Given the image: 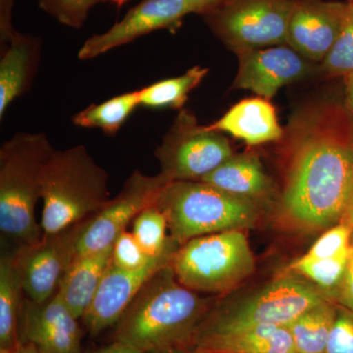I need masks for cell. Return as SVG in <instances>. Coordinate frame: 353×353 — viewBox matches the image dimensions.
<instances>
[{
  "label": "cell",
  "instance_id": "cell-1",
  "mask_svg": "<svg viewBox=\"0 0 353 353\" xmlns=\"http://www.w3.org/2000/svg\"><path fill=\"white\" fill-rule=\"evenodd\" d=\"M283 219L314 232L341 222L353 179V115L334 101L305 104L281 138Z\"/></svg>",
  "mask_w": 353,
  "mask_h": 353
},
{
  "label": "cell",
  "instance_id": "cell-2",
  "mask_svg": "<svg viewBox=\"0 0 353 353\" xmlns=\"http://www.w3.org/2000/svg\"><path fill=\"white\" fill-rule=\"evenodd\" d=\"M211 308L212 301L176 280L170 264L139 290L116 324L114 341L143 353L192 350L197 329Z\"/></svg>",
  "mask_w": 353,
  "mask_h": 353
},
{
  "label": "cell",
  "instance_id": "cell-3",
  "mask_svg": "<svg viewBox=\"0 0 353 353\" xmlns=\"http://www.w3.org/2000/svg\"><path fill=\"white\" fill-rule=\"evenodd\" d=\"M54 150L44 132H16L0 148V230L20 246L43 236L36 208L44 167Z\"/></svg>",
  "mask_w": 353,
  "mask_h": 353
},
{
  "label": "cell",
  "instance_id": "cell-4",
  "mask_svg": "<svg viewBox=\"0 0 353 353\" xmlns=\"http://www.w3.org/2000/svg\"><path fill=\"white\" fill-rule=\"evenodd\" d=\"M110 199L108 173L85 145L55 150L43 174V233H58L87 220Z\"/></svg>",
  "mask_w": 353,
  "mask_h": 353
},
{
  "label": "cell",
  "instance_id": "cell-5",
  "mask_svg": "<svg viewBox=\"0 0 353 353\" xmlns=\"http://www.w3.org/2000/svg\"><path fill=\"white\" fill-rule=\"evenodd\" d=\"M155 204L166 215L170 236L180 246L197 236L252 227L261 212L260 201L202 181L166 183Z\"/></svg>",
  "mask_w": 353,
  "mask_h": 353
},
{
  "label": "cell",
  "instance_id": "cell-6",
  "mask_svg": "<svg viewBox=\"0 0 353 353\" xmlns=\"http://www.w3.org/2000/svg\"><path fill=\"white\" fill-rule=\"evenodd\" d=\"M327 301H333L308 281L292 275L282 276L241 301L212 306L197 329L192 347L202 339L252 327H289L309 309Z\"/></svg>",
  "mask_w": 353,
  "mask_h": 353
},
{
  "label": "cell",
  "instance_id": "cell-7",
  "mask_svg": "<svg viewBox=\"0 0 353 353\" xmlns=\"http://www.w3.org/2000/svg\"><path fill=\"white\" fill-rule=\"evenodd\" d=\"M171 267L188 289L225 294L255 270V259L243 230H232L192 239L174 254Z\"/></svg>",
  "mask_w": 353,
  "mask_h": 353
},
{
  "label": "cell",
  "instance_id": "cell-8",
  "mask_svg": "<svg viewBox=\"0 0 353 353\" xmlns=\"http://www.w3.org/2000/svg\"><path fill=\"white\" fill-rule=\"evenodd\" d=\"M296 0H225L201 15L216 37L231 48L259 50L287 44Z\"/></svg>",
  "mask_w": 353,
  "mask_h": 353
},
{
  "label": "cell",
  "instance_id": "cell-9",
  "mask_svg": "<svg viewBox=\"0 0 353 353\" xmlns=\"http://www.w3.org/2000/svg\"><path fill=\"white\" fill-rule=\"evenodd\" d=\"M234 152L222 132L199 125L194 114L181 110L155 150L158 175L166 183L201 181L224 163Z\"/></svg>",
  "mask_w": 353,
  "mask_h": 353
},
{
  "label": "cell",
  "instance_id": "cell-10",
  "mask_svg": "<svg viewBox=\"0 0 353 353\" xmlns=\"http://www.w3.org/2000/svg\"><path fill=\"white\" fill-rule=\"evenodd\" d=\"M165 185L158 174L146 176L141 171H134L119 194L85 221L77 243L76 256L112 246L139 213L155 204Z\"/></svg>",
  "mask_w": 353,
  "mask_h": 353
},
{
  "label": "cell",
  "instance_id": "cell-11",
  "mask_svg": "<svg viewBox=\"0 0 353 353\" xmlns=\"http://www.w3.org/2000/svg\"><path fill=\"white\" fill-rule=\"evenodd\" d=\"M85 221L58 233L43 234L41 240L20 246L13 255L28 299L43 303L57 292L65 272L75 259Z\"/></svg>",
  "mask_w": 353,
  "mask_h": 353
},
{
  "label": "cell",
  "instance_id": "cell-12",
  "mask_svg": "<svg viewBox=\"0 0 353 353\" xmlns=\"http://www.w3.org/2000/svg\"><path fill=\"white\" fill-rule=\"evenodd\" d=\"M179 248L180 245L174 241L163 253L134 270L119 268L112 262L104 274L92 305L83 316L88 333L97 336L117 324L139 290L158 272L171 264Z\"/></svg>",
  "mask_w": 353,
  "mask_h": 353
},
{
  "label": "cell",
  "instance_id": "cell-13",
  "mask_svg": "<svg viewBox=\"0 0 353 353\" xmlns=\"http://www.w3.org/2000/svg\"><path fill=\"white\" fill-rule=\"evenodd\" d=\"M190 14L187 0H141L108 31L88 38L79 50V59H94L159 30H176Z\"/></svg>",
  "mask_w": 353,
  "mask_h": 353
},
{
  "label": "cell",
  "instance_id": "cell-14",
  "mask_svg": "<svg viewBox=\"0 0 353 353\" xmlns=\"http://www.w3.org/2000/svg\"><path fill=\"white\" fill-rule=\"evenodd\" d=\"M239 71L233 88L248 90L263 99H271L288 83L307 75L310 60L288 44L236 51Z\"/></svg>",
  "mask_w": 353,
  "mask_h": 353
},
{
  "label": "cell",
  "instance_id": "cell-15",
  "mask_svg": "<svg viewBox=\"0 0 353 353\" xmlns=\"http://www.w3.org/2000/svg\"><path fill=\"white\" fill-rule=\"evenodd\" d=\"M20 340L41 353H82V329L58 292L43 303L25 299L20 317Z\"/></svg>",
  "mask_w": 353,
  "mask_h": 353
},
{
  "label": "cell",
  "instance_id": "cell-16",
  "mask_svg": "<svg viewBox=\"0 0 353 353\" xmlns=\"http://www.w3.org/2000/svg\"><path fill=\"white\" fill-rule=\"evenodd\" d=\"M347 2L328 0H296L287 44L310 61L322 62L341 31Z\"/></svg>",
  "mask_w": 353,
  "mask_h": 353
},
{
  "label": "cell",
  "instance_id": "cell-17",
  "mask_svg": "<svg viewBox=\"0 0 353 353\" xmlns=\"http://www.w3.org/2000/svg\"><path fill=\"white\" fill-rule=\"evenodd\" d=\"M4 51L0 59V119L16 99L31 87L41 57V41L14 28L1 36Z\"/></svg>",
  "mask_w": 353,
  "mask_h": 353
},
{
  "label": "cell",
  "instance_id": "cell-18",
  "mask_svg": "<svg viewBox=\"0 0 353 353\" xmlns=\"http://www.w3.org/2000/svg\"><path fill=\"white\" fill-rule=\"evenodd\" d=\"M206 128L222 134L228 132L250 145L279 141L284 132L275 108L263 97L243 99Z\"/></svg>",
  "mask_w": 353,
  "mask_h": 353
},
{
  "label": "cell",
  "instance_id": "cell-19",
  "mask_svg": "<svg viewBox=\"0 0 353 353\" xmlns=\"http://www.w3.org/2000/svg\"><path fill=\"white\" fill-rule=\"evenodd\" d=\"M113 245L79 255L58 285L57 292L77 319H83L94 301L104 274L112 263Z\"/></svg>",
  "mask_w": 353,
  "mask_h": 353
},
{
  "label": "cell",
  "instance_id": "cell-20",
  "mask_svg": "<svg viewBox=\"0 0 353 353\" xmlns=\"http://www.w3.org/2000/svg\"><path fill=\"white\" fill-rule=\"evenodd\" d=\"M192 350L203 353H296L289 327L264 325L202 339Z\"/></svg>",
  "mask_w": 353,
  "mask_h": 353
},
{
  "label": "cell",
  "instance_id": "cell-21",
  "mask_svg": "<svg viewBox=\"0 0 353 353\" xmlns=\"http://www.w3.org/2000/svg\"><path fill=\"white\" fill-rule=\"evenodd\" d=\"M202 182L234 194L260 201L270 194L272 183L259 158L254 154L233 155Z\"/></svg>",
  "mask_w": 353,
  "mask_h": 353
},
{
  "label": "cell",
  "instance_id": "cell-22",
  "mask_svg": "<svg viewBox=\"0 0 353 353\" xmlns=\"http://www.w3.org/2000/svg\"><path fill=\"white\" fill-rule=\"evenodd\" d=\"M22 282L13 256L0 260V348L16 350L21 343L20 317L22 311Z\"/></svg>",
  "mask_w": 353,
  "mask_h": 353
},
{
  "label": "cell",
  "instance_id": "cell-23",
  "mask_svg": "<svg viewBox=\"0 0 353 353\" xmlns=\"http://www.w3.org/2000/svg\"><path fill=\"white\" fill-rule=\"evenodd\" d=\"M338 314V304L325 303L309 309L289 326L296 353H326Z\"/></svg>",
  "mask_w": 353,
  "mask_h": 353
},
{
  "label": "cell",
  "instance_id": "cell-24",
  "mask_svg": "<svg viewBox=\"0 0 353 353\" xmlns=\"http://www.w3.org/2000/svg\"><path fill=\"white\" fill-rule=\"evenodd\" d=\"M139 104V90L125 92L102 103L92 104L72 118L77 127L99 129L108 136H115L122 129L128 118Z\"/></svg>",
  "mask_w": 353,
  "mask_h": 353
},
{
  "label": "cell",
  "instance_id": "cell-25",
  "mask_svg": "<svg viewBox=\"0 0 353 353\" xmlns=\"http://www.w3.org/2000/svg\"><path fill=\"white\" fill-rule=\"evenodd\" d=\"M209 70L192 67L183 75L166 79L139 90V104L152 109H181L192 90L199 87Z\"/></svg>",
  "mask_w": 353,
  "mask_h": 353
},
{
  "label": "cell",
  "instance_id": "cell-26",
  "mask_svg": "<svg viewBox=\"0 0 353 353\" xmlns=\"http://www.w3.org/2000/svg\"><path fill=\"white\" fill-rule=\"evenodd\" d=\"M350 253V250L339 256L323 259H308L303 255L290 265L289 270L319 288L336 303Z\"/></svg>",
  "mask_w": 353,
  "mask_h": 353
},
{
  "label": "cell",
  "instance_id": "cell-27",
  "mask_svg": "<svg viewBox=\"0 0 353 353\" xmlns=\"http://www.w3.org/2000/svg\"><path fill=\"white\" fill-rule=\"evenodd\" d=\"M168 221L157 204L145 209L132 222V234L148 256H157L174 243L167 236Z\"/></svg>",
  "mask_w": 353,
  "mask_h": 353
},
{
  "label": "cell",
  "instance_id": "cell-28",
  "mask_svg": "<svg viewBox=\"0 0 353 353\" xmlns=\"http://www.w3.org/2000/svg\"><path fill=\"white\" fill-rule=\"evenodd\" d=\"M347 17L336 43L322 61V70L329 77L347 78L353 74V2H347Z\"/></svg>",
  "mask_w": 353,
  "mask_h": 353
},
{
  "label": "cell",
  "instance_id": "cell-29",
  "mask_svg": "<svg viewBox=\"0 0 353 353\" xmlns=\"http://www.w3.org/2000/svg\"><path fill=\"white\" fill-rule=\"evenodd\" d=\"M99 0H38L39 8L60 24L80 29Z\"/></svg>",
  "mask_w": 353,
  "mask_h": 353
},
{
  "label": "cell",
  "instance_id": "cell-30",
  "mask_svg": "<svg viewBox=\"0 0 353 353\" xmlns=\"http://www.w3.org/2000/svg\"><path fill=\"white\" fill-rule=\"evenodd\" d=\"M353 232L343 223L330 228L315 241L304 256L312 259H331L347 253L352 246Z\"/></svg>",
  "mask_w": 353,
  "mask_h": 353
},
{
  "label": "cell",
  "instance_id": "cell-31",
  "mask_svg": "<svg viewBox=\"0 0 353 353\" xmlns=\"http://www.w3.org/2000/svg\"><path fill=\"white\" fill-rule=\"evenodd\" d=\"M152 257L143 252L134 234L127 230L122 232L113 243L112 262L119 268L127 270L141 268Z\"/></svg>",
  "mask_w": 353,
  "mask_h": 353
},
{
  "label": "cell",
  "instance_id": "cell-32",
  "mask_svg": "<svg viewBox=\"0 0 353 353\" xmlns=\"http://www.w3.org/2000/svg\"><path fill=\"white\" fill-rule=\"evenodd\" d=\"M326 353H353V310L338 305Z\"/></svg>",
  "mask_w": 353,
  "mask_h": 353
},
{
  "label": "cell",
  "instance_id": "cell-33",
  "mask_svg": "<svg viewBox=\"0 0 353 353\" xmlns=\"http://www.w3.org/2000/svg\"><path fill=\"white\" fill-rule=\"evenodd\" d=\"M336 304L341 307L353 310V236L347 270H345V277H343L340 292H339Z\"/></svg>",
  "mask_w": 353,
  "mask_h": 353
},
{
  "label": "cell",
  "instance_id": "cell-34",
  "mask_svg": "<svg viewBox=\"0 0 353 353\" xmlns=\"http://www.w3.org/2000/svg\"><path fill=\"white\" fill-rule=\"evenodd\" d=\"M223 1L225 0H187L190 13L199 14V15H203L210 9L219 6Z\"/></svg>",
  "mask_w": 353,
  "mask_h": 353
},
{
  "label": "cell",
  "instance_id": "cell-35",
  "mask_svg": "<svg viewBox=\"0 0 353 353\" xmlns=\"http://www.w3.org/2000/svg\"><path fill=\"white\" fill-rule=\"evenodd\" d=\"M90 353H143L137 348L130 347L125 343H119V341H114L111 345L108 347L101 348V350H95Z\"/></svg>",
  "mask_w": 353,
  "mask_h": 353
},
{
  "label": "cell",
  "instance_id": "cell-36",
  "mask_svg": "<svg viewBox=\"0 0 353 353\" xmlns=\"http://www.w3.org/2000/svg\"><path fill=\"white\" fill-rule=\"evenodd\" d=\"M340 223L347 225L353 232V179L350 194H348L347 197V204H345V210H343Z\"/></svg>",
  "mask_w": 353,
  "mask_h": 353
},
{
  "label": "cell",
  "instance_id": "cell-37",
  "mask_svg": "<svg viewBox=\"0 0 353 353\" xmlns=\"http://www.w3.org/2000/svg\"><path fill=\"white\" fill-rule=\"evenodd\" d=\"M347 83V106L348 110L353 115V74L345 79Z\"/></svg>",
  "mask_w": 353,
  "mask_h": 353
},
{
  "label": "cell",
  "instance_id": "cell-38",
  "mask_svg": "<svg viewBox=\"0 0 353 353\" xmlns=\"http://www.w3.org/2000/svg\"><path fill=\"white\" fill-rule=\"evenodd\" d=\"M16 353H41L39 352L36 345L31 343H24L21 341L19 347L16 348Z\"/></svg>",
  "mask_w": 353,
  "mask_h": 353
},
{
  "label": "cell",
  "instance_id": "cell-39",
  "mask_svg": "<svg viewBox=\"0 0 353 353\" xmlns=\"http://www.w3.org/2000/svg\"><path fill=\"white\" fill-rule=\"evenodd\" d=\"M150 353H199L196 350H190V348H169V350H157V352H152Z\"/></svg>",
  "mask_w": 353,
  "mask_h": 353
},
{
  "label": "cell",
  "instance_id": "cell-40",
  "mask_svg": "<svg viewBox=\"0 0 353 353\" xmlns=\"http://www.w3.org/2000/svg\"><path fill=\"white\" fill-rule=\"evenodd\" d=\"M129 1L130 0H111L110 2H112L113 4H115V6L117 7V8H121V7L124 6L125 4Z\"/></svg>",
  "mask_w": 353,
  "mask_h": 353
},
{
  "label": "cell",
  "instance_id": "cell-41",
  "mask_svg": "<svg viewBox=\"0 0 353 353\" xmlns=\"http://www.w3.org/2000/svg\"><path fill=\"white\" fill-rule=\"evenodd\" d=\"M0 353H16V350H10V348H0Z\"/></svg>",
  "mask_w": 353,
  "mask_h": 353
},
{
  "label": "cell",
  "instance_id": "cell-42",
  "mask_svg": "<svg viewBox=\"0 0 353 353\" xmlns=\"http://www.w3.org/2000/svg\"><path fill=\"white\" fill-rule=\"evenodd\" d=\"M111 1V0H99V3H103V2Z\"/></svg>",
  "mask_w": 353,
  "mask_h": 353
},
{
  "label": "cell",
  "instance_id": "cell-43",
  "mask_svg": "<svg viewBox=\"0 0 353 353\" xmlns=\"http://www.w3.org/2000/svg\"><path fill=\"white\" fill-rule=\"evenodd\" d=\"M347 2H353V0H348Z\"/></svg>",
  "mask_w": 353,
  "mask_h": 353
},
{
  "label": "cell",
  "instance_id": "cell-44",
  "mask_svg": "<svg viewBox=\"0 0 353 353\" xmlns=\"http://www.w3.org/2000/svg\"><path fill=\"white\" fill-rule=\"evenodd\" d=\"M199 353H203V352H199Z\"/></svg>",
  "mask_w": 353,
  "mask_h": 353
}]
</instances>
